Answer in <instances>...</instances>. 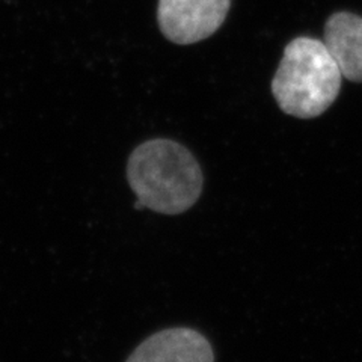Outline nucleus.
<instances>
[{
    "label": "nucleus",
    "mask_w": 362,
    "mask_h": 362,
    "mask_svg": "<svg viewBox=\"0 0 362 362\" xmlns=\"http://www.w3.org/2000/svg\"><path fill=\"white\" fill-rule=\"evenodd\" d=\"M127 180L144 209L160 214H181L195 206L204 175L195 156L171 139H151L129 157Z\"/></svg>",
    "instance_id": "1"
},
{
    "label": "nucleus",
    "mask_w": 362,
    "mask_h": 362,
    "mask_svg": "<svg viewBox=\"0 0 362 362\" xmlns=\"http://www.w3.org/2000/svg\"><path fill=\"white\" fill-rule=\"evenodd\" d=\"M343 74L317 38L299 37L290 41L272 81V94L279 109L300 119L320 117L341 90Z\"/></svg>",
    "instance_id": "2"
},
{
    "label": "nucleus",
    "mask_w": 362,
    "mask_h": 362,
    "mask_svg": "<svg viewBox=\"0 0 362 362\" xmlns=\"http://www.w3.org/2000/svg\"><path fill=\"white\" fill-rule=\"evenodd\" d=\"M230 8L231 0H158L157 23L168 41L189 45L216 33Z\"/></svg>",
    "instance_id": "3"
},
{
    "label": "nucleus",
    "mask_w": 362,
    "mask_h": 362,
    "mask_svg": "<svg viewBox=\"0 0 362 362\" xmlns=\"http://www.w3.org/2000/svg\"><path fill=\"white\" fill-rule=\"evenodd\" d=\"M126 362H214V352L201 332L171 327L146 338Z\"/></svg>",
    "instance_id": "4"
},
{
    "label": "nucleus",
    "mask_w": 362,
    "mask_h": 362,
    "mask_svg": "<svg viewBox=\"0 0 362 362\" xmlns=\"http://www.w3.org/2000/svg\"><path fill=\"white\" fill-rule=\"evenodd\" d=\"M327 50L347 81L362 83V17L354 13H335L325 25Z\"/></svg>",
    "instance_id": "5"
}]
</instances>
